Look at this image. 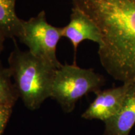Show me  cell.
Here are the masks:
<instances>
[{"mask_svg":"<svg viewBox=\"0 0 135 135\" xmlns=\"http://www.w3.org/2000/svg\"><path fill=\"white\" fill-rule=\"evenodd\" d=\"M19 98L9 68L0 61V104L14 106Z\"/></svg>","mask_w":135,"mask_h":135,"instance_id":"obj_9","label":"cell"},{"mask_svg":"<svg viewBox=\"0 0 135 135\" xmlns=\"http://www.w3.org/2000/svg\"><path fill=\"white\" fill-rule=\"evenodd\" d=\"M16 0H0V30L7 39L18 38L22 20L18 18L15 6Z\"/></svg>","mask_w":135,"mask_h":135,"instance_id":"obj_8","label":"cell"},{"mask_svg":"<svg viewBox=\"0 0 135 135\" xmlns=\"http://www.w3.org/2000/svg\"><path fill=\"white\" fill-rule=\"evenodd\" d=\"M100 33L99 61L123 84H135V0H71Z\"/></svg>","mask_w":135,"mask_h":135,"instance_id":"obj_1","label":"cell"},{"mask_svg":"<svg viewBox=\"0 0 135 135\" xmlns=\"http://www.w3.org/2000/svg\"><path fill=\"white\" fill-rule=\"evenodd\" d=\"M6 39L7 38H6V37L5 36L4 33L0 30V54H1V52H2V51L3 50V49H4V42Z\"/></svg>","mask_w":135,"mask_h":135,"instance_id":"obj_11","label":"cell"},{"mask_svg":"<svg viewBox=\"0 0 135 135\" xmlns=\"http://www.w3.org/2000/svg\"><path fill=\"white\" fill-rule=\"evenodd\" d=\"M135 124V84H129L121 109L104 122L103 135H129Z\"/></svg>","mask_w":135,"mask_h":135,"instance_id":"obj_7","label":"cell"},{"mask_svg":"<svg viewBox=\"0 0 135 135\" xmlns=\"http://www.w3.org/2000/svg\"><path fill=\"white\" fill-rule=\"evenodd\" d=\"M13 106L0 104V135H3L4 129L13 112Z\"/></svg>","mask_w":135,"mask_h":135,"instance_id":"obj_10","label":"cell"},{"mask_svg":"<svg viewBox=\"0 0 135 135\" xmlns=\"http://www.w3.org/2000/svg\"><path fill=\"white\" fill-rule=\"evenodd\" d=\"M105 80L92 68H83L76 64H65L56 69L51 98L57 101L66 113H71L83 97L94 94L104 85Z\"/></svg>","mask_w":135,"mask_h":135,"instance_id":"obj_3","label":"cell"},{"mask_svg":"<svg viewBox=\"0 0 135 135\" xmlns=\"http://www.w3.org/2000/svg\"><path fill=\"white\" fill-rule=\"evenodd\" d=\"M62 38V27H56L47 21L44 10L28 20H22L18 39L32 54L51 63L56 68L62 64L56 56V48Z\"/></svg>","mask_w":135,"mask_h":135,"instance_id":"obj_4","label":"cell"},{"mask_svg":"<svg viewBox=\"0 0 135 135\" xmlns=\"http://www.w3.org/2000/svg\"><path fill=\"white\" fill-rule=\"evenodd\" d=\"M62 37L66 38L71 43L76 55L80 44L84 40H89L100 45V33L96 25L84 13L77 8L73 7L70 22L62 27Z\"/></svg>","mask_w":135,"mask_h":135,"instance_id":"obj_6","label":"cell"},{"mask_svg":"<svg viewBox=\"0 0 135 135\" xmlns=\"http://www.w3.org/2000/svg\"><path fill=\"white\" fill-rule=\"evenodd\" d=\"M11 76L25 106L30 110L38 109L51 98V88L57 68L51 63L15 46L8 57Z\"/></svg>","mask_w":135,"mask_h":135,"instance_id":"obj_2","label":"cell"},{"mask_svg":"<svg viewBox=\"0 0 135 135\" xmlns=\"http://www.w3.org/2000/svg\"><path fill=\"white\" fill-rule=\"evenodd\" d=\"M129 84L124 83L120 86L111 88L96 93V98L82 114V118L92 120L108 121L114 117L121 109Z\"/></svg>","mask_w":135,"mask_h":135,"instance_id":"obj_5","label":"cell"}]
</instances>
